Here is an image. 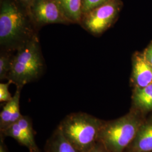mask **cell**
I'll return each mask as SVG.
<instances>
[{
    "mask_svg": "<svg viewBox=\"0 0 152 152\" xmlns=\"http://www.w3.org/2000/svg\"><path fill=\"white\" fill-rule=\"evenodd\" d=\"M28 9L15 0H1L0 45L2 51H16L38 35Z\"/></svg>",
    "mask_w": 152,
    "mask_h": 152,
    "instance_id": "obj_1",
    "label": "cell"
},
{
    "mask_svg": "<svg viewBox=\"0 0 152 152\" xmlns=\"http://www.w3.org/2000/svg\"><path fill=\"white\" fill-rule=\"evenodd\" d=\"M44 59L38 35L16 50L7 80L16 87H23L38 78L42 73Z\"/></svg>",
    "mask_w": 152,
    "mask_h": 152,
    "instance_id": "obj_2",
    "label": "cell"
},
{
    "mask_svg": "<svg viewBox=\"0 0 152 152\" xmlns=\"http://www.w3.org/2000/svg\"><path fill=\"white\" fill-rule=\"evenodd\" d=\"M102 125L100 120L91 115L77 112L66 115L58 127L78 152H84L98 142Z\"/></svg>",
    "mask_w": 152,
    "mask_h": 152,
    "instance_id": "obj_3",
    "label": "cell"
},
{
    "mask_svg": "<svg viewBox=\"0 0 152 152\" xmlns=\"http://www.w3.org/2000/svg\"><path fill=\"white\" fill-rule=\"evenodd\" d=\"M137 130V120L129 114L108 124H103L98 141L109 152H123L136 137Z\"/></svg>",
    "mask_w": 152,
    "mask_h": 152,
    "instance_id": "obj_4",
    "label": "cell"
},
{
    "mask_svg": "<svg viewBox=\"0 0 152 152\" xmlns=\"http://www.w3.org/2000/svg\"><path fill=\"white\" fill-rule=\"evenodd\" d=\"M121 8L120 0H110L83 14L80 24L92 34H102L115 22Z\"/></svg>",
    "mask_w": 152,
    "mask_h": 152,
    "instance_id": "obj_5",
    "label": "cell"
},
{
    "mask_svg": "<svg viewBox=\"0 0 152 152\" xmlns=\"http://www.w3.org/2000/svg\"><path fill=\"white\" fill-rule=\"evenodd\" d=\"M28 11L38 28L49 24L71 23L55 0H33Z\"/></svg>",
    "mask_w": 152,
    "mask_h": 152,
    "instance_id": "obj_6",
    "label": "cell"
},
{
    "mask_svg": "<svg viewBox=\"0 0 152 152\" xmlns=\"http://www.w3.org/2000/svg\"><path fill=\"white\" fill-rule=\"evenodd\" d=\"M132 81L135 88H142L152 83V66L143 53H136L132 58Z\"/></svg>",
    "mask_w": 152,
    "mask_h": 152,
    "instance_id": "obj_7",
    "label": "cell"
},
{
    "mask_svg": "<svg viewBox=\"0 0 152 152\" xmlns=\"http://www.w3.org/2000/svg\"><path fill=\"white\" fill-rule=\"evenodd\" d=\"M16 88L12 99L6 103L0 113V131L16 122L23 115L20 111L19 105L22 88Z\"/></svg>",
    "mask_w": 152,
    "mask_h": 152,
    "instance_id": "obj_8",
    "label": "cell"
},
{
    "mask_svg": "<svg viewBox=\"0 0 152 152\" xmlns=\"http://www.w3.org/2000/svg\"><path fill=\"white\" fill-rule=\"evenodd\" d=\"M1 131V136L2 137H11L19 144L26 147L30 152H41L37 147L35 140L31 139L23 131L17 122L14 123L5 129Z\"/></svg>",
    "mask_w": 152,
    "mask_h": 152,
    "instance_id": "obj_9",
    "label": "cell"
},
{
    "mask_svg": "<svg viewBox=\"0 0 152 152\" xmlns=\"http://www.w3.org/2000/svg\"><path fill=\"white\" fill-rule=\"evenodd\" d=\"M46 152H79L57 127L46 144Z\"/></svg>",
    "mask_w": 152,
    "mask_h": 152,
    "instance_id": "obj_10",
    "label": "cell"
},
{
    "mask_svg": "<svg viewBox=\"0 0 152 152\" xmlns=\"http://www.w3.org/2000/svg\"><path fill=\"white\" fill-rule=\"evenodd\" d=\"M71 23H80L82 14V0H55Z\"/></svg>",
    "mask_w": 152,
    "mask_h": 152,
    "instance_id": "obj_11",
    "label": "cell"
},
{
    "mask_svg": "<svg viewBox=\"0 0 152 152\" xmlns=\"http://www.w3.org/2000/svg\"><path fill=\"white\" fill-rule=\"evenodd\" d=\"M135 105L143 110H152V83L142 88H135L133 94Z\"/></svg>",
    "mask_w": 152,
    "mask_h": 152,
    "instance_id": "obj_12",
    "label": "cell"
},
{
    "mask_svg": "<svg viewBox=\"0 0 152 152\" xmlns=\"http://www.w3.org/2000/svg\"><path fill=\"white\" fill-rule=\"evenodd\" d=\"M134 148L139 152L152 151V123L144 126L139 131Z\"/></svg>",
    "mask_w": 152,
    "mask_h": 152,
    "instance_id": "obj_13",
    "label": "cell"
},
{
    "mask_svg": "<svg viewBox=\"0 0 152 152\" xmlns=\"http://www.w3.org/2000/svg\"><path fill=\"white\" fill-rule=\"evenodd\" d=\"M13 56L11 52L1 51L0 55V80H4L7 78L10 71L11 61Z\"/></svg>",
    "mask_w": 152,
    "mask_h": 152,
    "instance_id": "obj_14",
    "label": "cell"
},
{
    "mask_svg": "<svg viewBox=\"0 0 152 152\" xmlns=\"http://www.w3.org/2000/svg\"><path fill=\"white\" fill-rule=\"evenodd\" d=\"M110 0H82V14H85Z\"/></svg>",
    "mask_w": 152,
    "mask_h": 152,
    "instance_id": "obj_15",
    "label": "cell"
},
{
    "mask_svg": "<svg viewBox=\"0 0 152 152\" xmlns=\"http://www.w3.org/2000/svg\"><path fill=\"white\" fill-rule=\"evenodd\" d=\"M12 83L8 81L7 83H0V102H8L10 101L12 96L9 91V85Z\"/></svg>",
    "mask_w": 152,
    "mask_h": 152,
    "instance_id": "obj_16",
    "label": "cell"
},
{
    "mask_svg": "<svg viewBox=\"0 0 152 152\" xmlns=\"http://www.w3.org/2000/svg\"><path fill=\"white\" fill-rule=\"evenodd\" d=\"M84 152H109L100 142L98 141L93 147Z\"/></svg>",
    "mask_w": 152,
    "mask_h": 152,
    "instance_id": "obj_17",
    "label": "cell"
},
{
    "mask_svg": "<svg viewBox=\"0 0 152 152\" xmlns=\"http://www.w3.org/2000/svg\"><path fill=\"white\" fill-rule=\"evenodd\" d=\"M142 53L145 59L152 66V43L148 46Z\"/></svg>",
    "mask_w": 152,
    "mask_h": 152,
    "instance_id": "obj_18",
    "label": "cell"
},
{
    "mask_svg": "<svg viewBox=\"0 0 152 152\" xmlns=\"http://www.w3.org/2000/svg\"><path fill=\"white\" fill-rule=\"evenodd\" d=\"M0 152H9L5 144L4 137L1 136L0 138Z\"/></svg>",
    "mask_w": 152,
    "mask_h": 152,
    "instance_id": "obj_19",
    "label": "cell"
},
{
    "mask_svg": "<svg viewBox=\"0 0 152 152\" xmlns=\"http://www.w3.org/2000/svg\"><path fill=\"white\" fill-rule=\"evenodd\" d=\"M20 4H22V5L25 6L28 9H29V6L32 3L33 0H18Z\"/></svg>",
    "mask_w": 152,
    "mask_h": 152,
    "instance_id": "obj_20",
    "label": "cell"
}]
</instances>
